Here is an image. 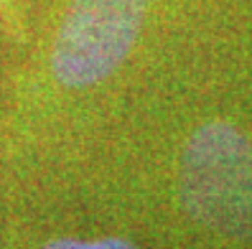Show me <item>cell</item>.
Masks as SVG:
<instances>
[{"instance_id": "cell-1", "label": "cell", "mask_w": 252, "mask_h": 249, "mask_svg": "<svg viewBox=\"0 0 252 249\" xmlns=\"http://www.w3.org/2000/svg\"><path fill=\"white\" fill-rule=\"evenodd\" d=\"M184 198L196 221L229 239H252V140L212 122L189 140L181 168Z\"/></svg>"}, {"instance_id": "cell-2", "label": "cell", "mask_w": 252, "mask_h": 249, "mask_svg": "<svg viewBox=\"0 0 252 249\" xmlns=\"http://www.w3.org/2000/svg\"><path fill=\"white\" fill-rule=\"evenodd\" d=\"M43 249H94L92 242H82V239H54Z\"/></svg>"}, {"instance_id": "cell-3", "label": "cell", "mask_w": 252, "mask_h": 249, "mask_svg": "<svg viewBox=\"0 0 252 249\" xmlns=\"http://www.w3.org/2000/svg\"><path fill=\"white\" fill-rule=\"evenodd\" d=\"M94 249H135L132 244H127L125 239H117V237H107V239H97L92 242Z\"/></svg>"}]
</instances>
